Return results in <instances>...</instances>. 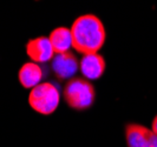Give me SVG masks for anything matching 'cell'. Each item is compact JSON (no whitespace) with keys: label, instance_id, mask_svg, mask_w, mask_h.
Returning a JSON list of instances; mask_svg holds the SVG:
<instances>
[{"label":"cell","instance_id":"cell-1","mask_svg":"<svg viewBox=\"0 0 157 147\" xmlns=\"http://www.w3.org/2000/svg\"><path fill=\"white\" fill-rule=\"evenodd\" d=\"M71 34L72 47L84 55L97 53L106 38L104 25L94 14H84L77 18L71 27Z\"/></svg>","mask_w":157,"mask_h":147},{"label":"cell","instance_id":"cell-2","mask_svg":"<svg viewBox=\"0 0 157 147\" xmlns=\"http://www.w3.org/2000/svg\"><path fill=\"white\" fill-rule=\"evenodd\" d=\"M63 95L71 108L83 111L94 105L96 92L90 81L83 78H72L64 87Z\"/></svg>","mask_w":157,"mask_h":147},{"label":"cell","instance_id":"cell-3","mask_svg":"<svg viewBox=\"0 0 157 147\" xmlns=\"http://www.w3.org/2000/svg\"><path fill=\"white\" fill-rule=\"evenodd\" d=\"M60 100L57 86L52 83H41L32 88L29 95V104L40 114L48 116L55 112Z\"/></svg>","mask_w":157,"mask_h":147},{"label":"cell","instance_id":"cell-4","mask_svg":"<svg viewBox=\"0 0 157 147\" xmlns=\"http://www.w3.org/2000/svg\"><path fill=\"white\" fill-rule=\"evenodd\" d=\"M26 53L34 62H45L53 59V47L48 38L39 37L26 44Z\"/></svg>","mask_w":157,"mask_h":147},{"label":"cell","instance_id":"cell-5","mask_svg":"<svg viewBox=\"0 0 157 147\" xmlns=\"http://www.w3.org/2000/svg\"><path fill=\"white\" fill-rule=\"evenodd\" d=\"M52 70L59 79H71L78 71V59L71 52L57 54L52 59Z\"/></svg>","mask_w":157,"mask_h":147},{"label":"cell","instance_id":"cell-6","mask_svg":"<svg viewBox=\"0 0 157 147\" xmlns=\"http://www.w3.org/2000/svg\"><path fill=\"white\" fill-rule=\"evenodd\" d=\"M80 72L86 79L96 80L103 75L105 71V60L101 54H85L80 59Z\"/></svg>","mask_w":157,"mask_h":147},{"label":"cell","instance_id":"cell-7","mask_svg":"<svg viewBox=\"0 0 157 147\" xmlns=\"http://www.w3.org/2000/svg\"><path fill=\"white\" fill-rule=\"evenodd\" d=\"M19 81L25 88H34L43 79V71L36 62H26L19 71Z\"/></svg>","mask_w":157,"mask_h":147},{"label":"cell","instance_id":"cell-8","mask_svg":"<svg viewBox=\"0 0 157 147\" xmlns=\"http://www.w3.org/2000/svg\"><path fill=\"white\" fill-rule=\"evenodd\" d=\"M50 41L53 47V51L57 54H62L69 52L72 47V34L71 30L66 27H58L55 28L50 34Z\"/></svg>","mask_w":157,"mask_h":147},{"label":"cell","instance_id":"cell-9","mask_svg":"<svg viewBox=\"0 0 157 147\" xmlns=\"http://www.w3.org/2000/svg\"><path fill=\"white\" fill-rule=\"evenodd\" d=\"M143 147H157V134L149 130L148 135H147V140Z\"/></svg>","mask_w":157,"mask_h":147},{"label":"cell","instance_id":"cell-10","mask_svg":"<svg viewBox=\"0 0 157 147\" xmlns=\"http://www.w3.org/2000/svg\"><path fill=\"white\" fill-rule=\"evenodd\" d=\"M151 131L154 132L155 134H157V116L154 118L152 120V124H151Z\"/></svg>","mask_w":157,"mask_h":147}]
</instances>
